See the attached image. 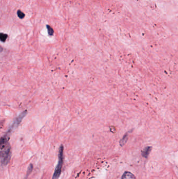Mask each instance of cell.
Returning <instances> with one entry per match:
<instances>
[{
    "label": "cell",
    "mask_w": 178,
    "mask_h": 179,
    "mask_svg": "<svg viewBox=\"0 0 178 179\" xmlns=\"http://www.w3.org/2000/svg\"><path fill=\"white\" fill-rule=\"evenodd\" d=\"M8 136L5 135L1 140V162L2 165H6L10 161L11 148L8 144Z\"/></svg>",
    "instance_id": "6da1fadb"
},
{
    "label": "cell",
    "mask_w": 178,
    "mask_h": 179,
    "mask_svg": "<svg viewBox=\"0 0 178 179\" xmlns=\"http://www.w3.org/2000/svg\"><path fill=\"white\" fill-rule=\"evenodd\" d=\"M121 179H136V177L131 172L126 171L122 175Z\"/></svg>",
    "instance_id": "5b68a950"
},
{
    "label": "cell",
    "mask_w": 178,
    "mask_h": 179,
    "mask_svg": "<svg viewBox=\"0 0 178 179\" xmlns=\"http://www.w3.org/2000/svg\"><path fill=\"white\" fill-rule=\"evenodd\" d=\"M33 168V165H32L31 164H30V166H29V167H28V169L27 172V174H26V177L24 179H27L28 177V176L30 175V174L31 172H32Z\"/></svg>",
    "instance_id": "ba28073f"
},
{
    "label": "cell",
    "mask_w": 178,
    "mask_h": 179,
    "mask_svg": "<svg viewBox=\"0 0 178 179\" xmlns=\"http://www.w3.org/2000/svg\"><path fill=\"white\" fill-rule=\"evenodd\" d=\"M63 150H64L63 146L61 145L59 148V155H58L59 161L55 169L52 179H58L60 175L61 174L63 162Z\"/></svg>",
    "instance_id": "7a4b0ae2"
},
{
    "label": "cell",
    "mask_w": 178,
    "mask_h": 179,
    "mask_svg": "<svg viewBox=\"0 0 178 179\" xmlns=\"http://www.w3.org/2000/svg\"><path fill=\"white\" fill-rule=\"evenodd\" d=\"M26 114H27V111H23V112H22V113L15 119V120L14 121V123L12 124V126H11L10 129H9V130L8 131L7 133H8V134H10V132H11L14 129L16 128V127L18 126V125L20 124V123H21V122H22V120H23V117L25 116Z\"/></svg>",
    "instance_id": "3957f363"
},
{
    "label": "cell",
    "mask_w": 178,
    "mask_h": 179,
    "mask_svg": "<svg viewBox=\"0 0 178 179\" xmlns=\"http://www.w3.org/2000/svg\"><path fill=\"white\" fill-rule=\"evenodd\" d=\"M47 28L49 35L50 36H53L54 34V31H53V28H51L50 26L48 25H47Z\"/></svg>",
    "instance_id": "52a82bcc"
},
{
    "label": "cell",
    "mask_w": 178,
    "mask_h": 179,
    "mask_svg": "<svg viewBox=\"0 0 178 179\" xmlns=\"http://www.w3.org/2000/svg\"><path fill=\"white\" fill-rule=\"evenodd\" d=\"M17 15L18 16V18H20L23 19V18H25V15L23 13V12L20 11V10H18L17 11Z\"/></svg>",
    "instance_id": "30bf717a"
},
{
    "label": "cell",
    "mask_w": 178,
    "mask_h": 179,
    "mask_svg": "<svg viewBox=\"0 0 178 179\" xmlns=\"http://www.w3.org/2000/svg\"><path fill=\"white\" fill-rule=\"evenodd\" d=\"M8 35L5 34L1 33L0 35V39L2 42H5L6 41V39L8 38Z\"/></svg>",
    "instance_id": "9c48e42d"
},
{
    "label": "cell",
    "mask_w": 178,
    "mask_h": 179,
    "mask_svg": "<svg viewBox=\"0 0 178 179\" xmlns=\"http://www.w3.org/2000/svg\"><path fill=\"white\" fill-rule=\"evenodd\" d=\"M152 147L151 146H147L143 149L142 151V156L145 158H148L149 154L151 153V151L152 150Z\"/></svg>",
    "instance_id": "277c9868"
},
{
    "label": "cell",
    "mask_w": 178,
    "mask_h": 179,
    "mask_svg": "<svg viewBox=\"0 0 178 179\" xmlns=\"http://www.w3.org/2000/svg\"><path fill=\"white\" fill-rule=\"evenodd\" d=\"M128 132L125 133L124 135L123 138H122L121 140L120 141V145L122 147L124 145H125V144L126 143L128 140V136H129V132Z\"/></svg>",
    "instance_id": "8992f818"
}]
</instances>
